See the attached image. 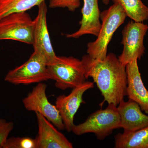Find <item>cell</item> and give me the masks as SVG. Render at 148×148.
I'll list each match as a JSON object with an SVG mask.
<instances>
[{"mask_svg":"<svg viewBox=\"0 0 148 148\" xmlns=\"http://www.w3.org/2000/svg\"><path fill=\"white\" fill-rule=\"evenodd\" d=\"M121 126L124 131H135L148 126V116L143 113L140 106L129 99L122 101L117 106Z\"/></svg>","mask_w":148,"mask_h":148,"instance_id":"14","label":"cell"},{"mask_svg":"<svg viewBox=\"0 0 148 148\" xmlns=\"http://www.w3.org/2000/svg\"><path fill=\"white\" fill-rule=\"evenodd\" d=\"M110 0H102V2L104 4L108 5L110 3Z\"/></svg>","mask_w":148,"mask_h":148,"instance_id":"21","label":"cell"},{"mask_svg":"<svg viewBox=\"0 0 148 148\" xmlns=\"http://www.w3.org/2000/svg\"><path fill=\"white\" fill-rule=\"evenodd\" d=\"M86 79L92 78L104 97V102L117 107L127 95L126 66L113 53L107 54L103 60L84 56L81 60Z\"/></svg>","mask_w":148,"mask_h":148,"instance_id":"1","label":"cell"},{"mask_svg":"<svg viewBox=\"0 0 148 148\" xmlns=\"http://www.w3.org/2000/svg\"><path fill=\"white\" fill-rule=\"evenodd\" d=\"M14 127L13 122L7 121L3 119L0 118V148H2Z\"/></svg>","mask_w":148,"mask_h":148,"instance_id":"20","label":"cell"},{"mask_svg":"<svg viewBox=\"0 0 148 148\" xmlns=\"http://www.w3.org/2000/svg\"><path fill=\"white\" fill-rule=\"evenodd\" d=\"M80 27L76 32L66 35V38H77L86 34L98 36L101 27L98 0H83Z\"/></svg>","mask_w":148,"mask_h":148,"instance_id":"13","label":"cell"},{"mask_svg":"<svg viewBox=\"0 0 148 148\" xmlns=\"http://www.w3.org/2000/svg\"><path fill=\"white\" fill-rule=\"evenodd\" d=\"M38 14L34 20L33 43L34 51L44 57L47 64L56 57L48 30L47 7L45 1L38 6Z\"/></svg>","mask_w":148,"mask_h":148,"instance_id":"10","label":"cell"},{"mask_svg":"<svg viewBox=\"0 0 148 148\" xmlns=\"http://www.w3.org/2000/svg\"><path fill=\"white\" fill-rule=\"evenodd\" d=\"M148 30L147 24L133 21L124 27L121 41L123 49L118 57L122 64L126 66L134 60H140L145 54L144 40Z\"/></svg>","mask_w":148,"mask_h":148,"instance_id":"7","label":"cell"},{"mask_svg":"<svg viewBox=\"0 0 148 148\" xmlns=\"http://www.w3.org/2000/svg\"><path fill=\"white\" fill-rule=\"evenodd\" d=\"M119 128L121 119L117 107L108 104L106 109L91 114L82 123L74 125L72 132L77 135L94 133L98 140H103Z\"/></svg>","mask_w":148,"mask_h":148,"instance_id":"4","label":"cell"},{"mask_svg":"<svg viewBox=\"0 0 148 148\" xmlns=\"http://www.w3.org/2000/svg\"><path fill=\"white\" fill-rule=\"evenodd\" d=\"M121 6L127 16L133 21L143 22L148 19V7L141 0H112Z\"/></svg>","mask_w":148,"mask_h":148,"instance_id":"16","label":"cell"},{"mask_svg":"<svg viewBox=\"0 0 148 148\" xmlns=\"http://www.w3.org/2000/svg\"><path fill=\"white\" fill-rule=\"evenodd\" d=\"M34 20L26 12L10 14L0 19V40H13L32 45Z\"/></svg>","mask_w":148,"mask_h":148,"instance_id":"6","label":"cell"},{"mask_svg":"<svg viewBox=\"0 0 148 148\" xmlns=\"http://www.w3.org/2000/svg\"><path fill=\"white\" fill-rule=\"evenodd\" d=\"M49 79L51 77L47 61L34 51L24 64L10 71L4 78L6 82L15 85L39 83Z\"/></svg>","mask_w":148,"mask_h":148,"instance_id":"5","label":"cell"},{"mask_svg":"<svg viewBox=\"0 0 148 148\" xmlns=\"http://www.w3.org/2000/svg\"><path fill=\"white\" fill-rule=\"evenodd\" d=\"M93 82L86 81L82 84L73 88L71 93L68 95H59L55 102L65 130L68 132L72 131L74 125L75 114L82 103H84L83 97L86 91L94 87Z\"/></svg>","mask_w":148,"mask_h":148,"instance_id":"9","label":"cell"},{"mask_svg":"<svg viewBox=\"0 0 148 148\" xmlns=\"http://www.w3.org/2000/svg\"><path fill=\"white\" fill-rule=\"evenodd\" d=\"M55 86L62 90L73 88L86 81L85 70L81 60L73 56H58L47 64Z\"/></svg>","mask_w":148,"mask_h":148,"instance_id":"3","label":"cell"},{"mask_svg":"<svg viewBox=\"0 0 148 148\" xmlns=\"http://www.w3.org/2000/svg\"><path fill=\"white\" fill-rule=\"evenodd\" d=\"M45 0H0V19L14 12H26Z\"/></svg>","mask_w":148,"mask_h":148,"instance_id":"17","label":"cell"},{"mask_svg":"<svg viewBox=\"0 0 148 148\" xmlns=\"http://www.w3.org/2000/svg\"><path fill=\"white\" fill-rule=\"evenodd\" d=\"M81 5L80 0H50L49 8H66L70 11H75Z\"/></svg>","mask_w":148,"mask_h":148,"instance_id":"19","label":"cell"},{"mask_svg":"<svg viewBox=\"0 0 148 148\" xmlns=\"http://www.w3.org/2000/svg\"><path fill=\"white\" fill-rule=\"evenodd\" d=\"M2 148H37L36 138L30 137L8 138Z\"/></svg>","mask_w":148,"mask_h":148,"instance_id":"18","label":"cell"},{"mask_svg":"<svg viewBox=\"0 0 148 148\" xmlns=\"http://www.w3.org/2000/svg\"><path fill=\"white\" fill-rule=\"evenodd\" d=\"M114 138L116 148H148V126L137 131L119 132Z\"/></svg>","mask_w":148,"mask_h":148,"instance_id":"15","label":"cell"},{"mask_svg":"<svg viewBox=\"0 0 148 148\" xmlns=\"http://www.w3.org/2000/svg\"><path fill=\"white\" fill-rule=\"evenodd\" d=\"M47 85L40 82L33 88L23 99L24 108L29 111L38 112L45 117L59 130H65L59 111L55 105L49 102L46 95Z\"/></svg>","mask_w":148,"mask_h":148,"instance_id":"8","label":"cell"},{"mask_svg":"<svg viewBox=\"0 0 148 148\" xmlns=\"http://www.w3.org/2000/svg\"><path fill=\"white\" fill-rule=\"evenodd\" d=\"M137 59L126 65L127 75V95L135 101L142 111L148 114V90L141 76Z\"/></svg>","mask_w":148,"mask_h":148,"instance_id":"12","label":"cell"},{"mask_svg":"<svg viewBox=\"0 0 148 148\" xmlns=\"http://www.w3.org/2000/svg\"><path fill=\"white\" fill-rule=\"evenodd\" d=\"M127 17L123 9L118 3H114L101 12V29L95 40L88 44V55L94 59H105L108 54V45L114 33L124 23Z\"/></svg>","mask_w":148,"mask_h":148,"instance_id":"2","label":"cell"},{"mask_svg":"<svg viewBox=\"0 0 148 148\" xmlns=\"http://www.w3.org/2000/svg\"><path fill=\"white\" fill-rule=\"evenodd\" d=\"M37 148H72L73 144L51 123L38 112Z\"/></svg>","mask_w":148,"mask_h":148,"instance_id":"11","label":"cell"}]
</instances>
